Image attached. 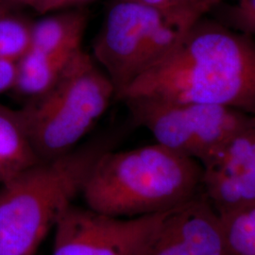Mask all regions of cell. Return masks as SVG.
<instances>
[{"label":"cell","instance_id":"1","mask_svg":"<svg viewBox=\"0 0 255 255\" xmlns=\"http://www.w3.org/2000/svg\"><path fill=\"white\" fill-rule=\"evenodd\" d=\"M130 98L219 105L255 117V40L202 17L116 100Z\"/></svg>","mask_w":255,"mask_h":255},{"label":"cell","instance_id":"2","mask_svg":"<svg viewBox=\"0 0 255 255\" xmlns=\"http://www.w3.org/2000/svg\"><path fill=\"white\" fill-rule=\"evenodd\" d=\"M201 164L157 143L106 150L84 185V205L110 216L138 218L174 209L201 192Z\"/></svg>","mask_w":255,"mask_h":255},{"label":"cell","instance_id":"3","mask_svg":"<svg viewBox=\"0 0 255 255\" xmlns=\"http://www.w3.org/2000/svg\"><path fill=\"white\" fill-rule=\"evenodd\" d=\"M102 141L41 161L0 185V255H34L81 195Z\"/></svg>","mask_w":255,"mask_h":255},{"label":"cell","instance_id":"4","mask_svg":"<svg viewBox=\"0 0 255 255\" xmlns=\"http://www.w3.org/2000/svg\"><path fill=\"white\" fill-rule=\"evenodd\" d=\"M116 96L108 75L82 48L47 90L19 109L39 160H52L79 146Z\"/></svg>","mask_w":255,"mask_h":255},{"label":"cell","instance_id":"5","mask_svg":"<svg viewBox=\"0 0 255 255\" xmlns=\"http://www.w3.org/2000/svg\"><path fill=\"white\" fill-rule=\"evenodd\" d=\"M208 11L204 7L160 10L116 0L92 54L114 83L116 99L139 75L168 54Z\"/></svg>","mask_w":255,"mask_h":255},{"label":"cell","instance_id":"6","mask_svg":"<svg viewBox=\"0 0 255 255\" xmlns=\"http://www.w3.org/2000/svg\"><path fill=\"white\" fill-rule=\"evenodd\" d=\"M156 143L199 163L242 127L251 115L219 105L174 103L147 98L121 101Z\"/></svg>","mask_w":255,"mask_h":255},{"label":"cell","instance_id":"7","mask_svg":"<svg viewBox=\"0 0 255 255\" xmlns=\"http://www.w3.org/2000/svg\"><path fill=\"white\" fill-rule=\"evenodd\" d=\"M167 212L119 218L72 204L53 230L52 255H140Z\"/></svg>","mask_w":255,"mask_h":255},{"label":"cell","instance_id":"8","mask_svg":"<svg viewBox=\"0 0 255 255\" xmlns=\"http://www.w3.org/2000/svg\"><path fill=\"white\" fill-rule=\"evenodd\" d=\"M200 164L201 193L219 217L255 204V116Z\"/></svg>","mask_w":255,"mask_h":255},{"label":"cell","instance_id":"9","mask_svg":"<svg viewBox=\"0 0 255 255\" xmlns=\"http://www.w3.org/2000/svg\"><path fill=\"white\" fill-rule=\"evenodd\" d=\"M140 255H229L221 219L201 191L166 213Z\"/></svg>","mask_w":255,"mask_h":255},{"label":"cell","instance_id":"10","mask_svg":"<svg viewBox=\"0 0 255 255\" xmlns=\"http://www.w3.org/2000/svg\"><path fill=\"white\" fill-rule=\"evenodd\" d=\"M39 162L20 111L0 103V185Z\"/></svg>","mask_w":255,"mask_h":255},{"label":"cell","instance_id":"11","mask_svg":"<svg viewBox=\"0 0 255 255\" xmlns=\"http://www.w3.org/2000/svg\"><path fill=\"white\" fill-rule=\"evenodd\" d=\"M220 219L229 255H255V203Z\"/></svg>","mask_w":255,"mask_h":255},{"label":"cell","instance_id":"12","mask_svg":"<svg viewBox=\"0 0 255 255\" xmlns=\"http://www.w3.org/2000/svg\"><path fill=\"white\" fill-rule=\"evenodd\" d=\"M32 24L21 11L0 10V60L18 62L29 45Z\"/></svg>","mask_w":255,"mask_h":255},{"label":"cell","instance_id":"13","mask_svg":"<svg viewBox=\"0 0 255 255\" xmlns=\"http://www.w3.org/2000/svg\"><path fill=\"white\" fill-rule=\"evenodd\" d=\"M94 0H39L34 11L40 15L63 9L82 8L83 5Z\"/></svg>","mask_w":255,"mask_h":255},{"label":"cell","instance_id":"14","mask_svg":"<svg viewBox=\"0 0 255 255\" xmlns=\"http://www.w3.org/2000/svg\"><path fill=\"white\" fill-rule=\"evenodd\" d=\"M16 76L17 62L0 60V96L13 90Z\"/></svg>","mask_w":255,"mask_h":255},{"label":"cell","instance_id":"15","mask_svg":"<svg viewBox=\"0 0 255 255\" xmlns=\"http://www.w3.org/2000/svg\"><path fill=\"white\" fill-rule=\"evenodd\" d=\"M128 1H133L146 7H150V8L160 9V10H173V9H182L185 7H203V6L189 5L184 3L182 0H128Z\"/></svg>","mask_w":255,"mask_h":255},{"label":"cell","instance_id":"16","mask_svg":"<svg viewBox=\"0 0 255 255\" xmlns=\"http://www.w3.org/2000/svg\"><path fill=\"white\" fill-rule=\"evenodd\" d=\"M39 0H0V10L21 11L26 9L34 10Z\"/></svg>","mask_w":255,"mask_h":255},{"label":"cell","instance_id":"17","mask_svg":"<svg viewBox=\"0 0 255 255\" xmlns=\"http://www.w3.org/2000/svg\"><path fill=\"white\" fill-rule=\"evenodd\" d=\"M184 3L193 6H203L210 9H214L221 2V0H182Z\"/></svg>","mask_w":255,"mask_h":255},{"label":"cell","instance_id":"18","mask_svg":"<svg viewBox=\"0 0 255 255\" xmlns=\"http://www.w3.org/2000/svg\"><path fill=\"white\" fill-rule=\"evenodd\" d=\"M237 5L244 9L255 10V0H238Z\"/></svg>","mask_w":255,"mask_h":255}]
</instances>
